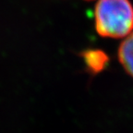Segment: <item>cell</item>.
Here are the masks:
<instances>
[{
	"label": "cell",
	"mask_w": 133,
	"mask_h": 133,
	"mask_svg": "<svg viewBox=\"0 0 133 133\" xmlns=\"http://www.w3.org/2000/svg\"><path fill=\"white\" fill-rule=\"evenodd\" d=\"M94 19L103 37H127L133 31V6L129 0H98Z\"/></svg>",
	"instance_id": "1"
},
{
	"label": "cell",
	"mask_w": 133,
	"mask_h": 133,
	"mask_svg": "<svg viewBox=\"0 0 133 133\" xmlns=\"http://www.w3.org/2000/svg\"><path fill=\"white\" fill-rule=\"evenodd\" d=\"M118 59L126 72L133 77V31L121 43L118 49Z\"/></svg>",
	"instance_id": "2"
},
{
	"label": "cell",
	"mask_w": 133,
	"mask_h": 133,
	"mask_svg": "<svg viewBox=\"0 0 133 133\" xmlns=\"http://www.w3.org/2000/svg\"><path fill=\"white\" fill-rule=\"evenodd\" d=\"M83 57L87 66L94 72L102 70L107 61L105 55L102 51H97V50H89L84 53Z\"/></svg>",
	"instance_id": "3"
}]
</instances>
